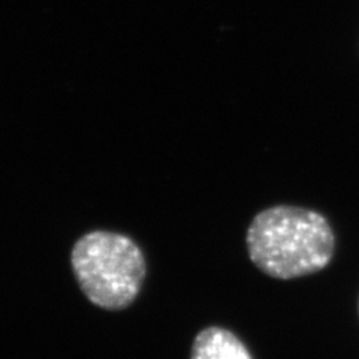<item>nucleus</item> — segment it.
<instances>
[{
	"label": "nucleus",
	"mask_w": 359,
	"mask_h": 359,
	"mask_svg": "<svg viewBox=\"0 0 359 359\" xmlns=\"http://www.w3.org/2000/svg\"><path fill=\"white\" fill-rule=\"evenodd\" d=\"M74 276L93 306L117 311L138 298L147 266L140 245L117 232L92 231L71 252Z\"/></svg>",
	"instance_id": "obj_2"
},
{
	"label": "nucleus",
	"mask_w": 359,
	"mask_h": 359,
	"mask_svg": "<svg viewBox=\"0 0 359 359\" xmlns=\"http://www.w3.org/2000/svg\"><path fill=\"white\" fill-rule=\"evenodd\" d=\"M245 241L252 262L280 280L320 271L331 262L335 245L331 224L322 215L287 205L259 212Z\"/></svg>",
	"instance_id": "obj_1"
},
{
	"label": "nucleus",
	"mask_w": 359,
	"mask_h": 359,
	"mask_svg": "<svg viewBox=\"0 0 359 359\" xmlns=\"http://www.w3.org/2000/svg\"><path fill=\"white\" fill-rule=\"evenodd\" d=\"M190 359H253L237 335L219 327L202 330L192 344Z\"/></svg>",
	"instance_id": "obj_3"
}]
</instances>
